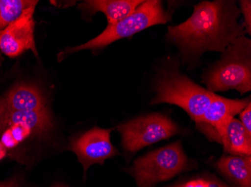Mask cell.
<instances>
[{"label": "cell", "mask_w": 251, "mask_h": 187, "mask_svg": "<svg viewBox=\"0 0 251 187\" xmlns=\"http://www.w3.org/2000/svg\"><path fill=\"white\" fill-rule=\"evenodd\" d=\"M240 14L234 1H203L185 22L168 27L167 37L185 59L200 57L207 51L223 53L246 33L238 21Z\"/></svg>", "instance_id": "6da1fadb"}, {"label": "cell", "mask_w": 251, "mask_h": 187, "mask_svg": "<svg viewBox=\"0 0 251 187\" xmlns=\"http://www.w3.org/2000/svg\"><path fill=\"white\" fill-rule=\"evenodd\" d=\"M202 83L214 93L236 90L244 95L251 91V39L242 36L227 46L221 59L203 74Z\"/></svg>", "instance_id": "7a4b0ae2"}, {"label": "cell", "mask_w": 251, "mask_h": 187, "mask_svg": "<svg viewBox=\"0 0 251 187\" xmlns=\"http://www.w3.org/2000/svg\"><path fill=\"white\" fill-rule=\"evenodd\" d=\"M156 96L151 104H169L184 109L195 123L202 118L215 93L200 86L176 66L162 70L154 85Z\"/></svg>", "instance_id": "3957f363"}, {"label": "cell", "mask_w": 251, "mask_h": 187, "mask_svg": "<svg viewBox=\"0 0 251 187\" xmlns=\"http://www.w3.org/2000/svg\"><path fill=\"white\" fill-rule=\"evenodd\" d=\"M171 19V15L164 9L161 1H144L131 15L106 29L95 39L84 44L70 49V52L103 48L113 42L131 37L138 32L158 24H165Z\"/></svg>", "instance_id": "277c9868"}, {"label": "cell", "mask_w": 251, "mask_h": 187, "mask_svg": "<svg viewBox=\"0 0 251 187\" xmlns=\"http://www.w3.org/2000/svg\"><path fill=\"white\" fill-rule=\"evenodd\" d=\"M189 162L180 141L148 153L135 160L128 170L139 187H152L188 168Z\"/></svg>", "instance_id": "5b68a950"}, {"label": "cell", "mask_w": 251, "mask_h": 187, "mask_svg": "<svg viewBox=\"0 0 251 187\" xmlns=\"http://www.w3.org/2000/svg\"><path fill=\"white\" fill-rule=\"evenodd\" d=\"M122 146L129 153L169 139L180 132L178 126L166 115L154 113L139 117L118 126Z\"/></svg>", "instance_id": "8992f818"}, {"label": "cell", "mask_w": 251, "mask_h": 187, "mask_svg": "<svg viewBox=\"0 0 251 187\" xmlns=\"http://www.w3.org/2000/svg\"><path fill=\"white\" fill-rule=\"evenodd\" d=\"M250 103L251 97L245 99L232 100L217 95L196 125L210 141L219 143L230 121L235 115L240 114Z\"/></svg>", "instance_id": "52a82bcc"}, {"label": "cell", "mask_w": 251, "mask_h": 187, "mask_svg": "<svg viewBox=\"0 0 251 187\" xmlns=\"http://www.w3.org/2000/svg\"><path fill=\"white\" fill-rule=\"evenodd\" d=\"M112 130L94 127L72 142L70 147L82 164L85 174L91 166L103 165L105 160L119 154L110 139Z\"/></svg>", "instance_id": "ba28073f"}, {"label": "cell", "mask_w": 251, "mask_h": 187, "mask_svg": "<svg viewBox=\"0 0 251 187\" xmlns=\"http://www.w3.org/2000/svg\"><path fill=\"white\" fill-rule=\"evenodd\" d=\"M36 6L32 5L25 10L18 20L0 32V50L9 57H15L29 50L37 56L34 40L33 14Z\"/></svg>", "instance_id": "9c48e42d"}, {"label": "cell", "mask_w": 251, "mask_h": 187, "mask_svg": "<svg viewBox=\"0 0 251 187\" xmlns=\"http://www.w3.org/2000/svg\"><path fill=\"white\" fill-rule=\"evenodd\" d=\"M48 109L45 98L35 87L19 85L0 99V112L40 111Z\"/></svg>", "instance_id": "30bf717a"}, {"label": "cell", "mask_w": 251, "mask_h": 187, "mask_svg": "<svg viewBox=\"0 0 251 187\" xmlns=\"http://www.w3.org/2000/svg\"><path fill=\"white\" fill-rule=\"evenodd\" d=\"M144 1L142 0H91L80 4L81 9L90 15L102 12L108 20V25H114L129 16Z\"/></svg>", "instance_id": "8fae6325"}, {"label": "cell", "mask_w": 251, "mask_h": 187, "mask_svg": "<svg viewBox=\"0 0 251 187\" xmlns=\"http://www.w3.org/2000/svg\"><path fill=\"white\" fill-rule=\"evenodd\" d=\"M220 144L224 151L230 155L250 157L251 154V134L245 129L242 122L233 118L229 122Z\"/></svg>", "instance_id": "7c38bea8"}, {"label": "cell", "mask_w": 251, "mask_h": 187, "mask_svg": "<svg viewBox=\"0 0 251 187\" xmlns=\"http://www.w3.org/2000/svg\"><path fill=\"white\" fill-rule=\"evenodd\" d=\"M217 168L236 187H251V158L229 155L221 157Z\"/></svg>", "instance_id": "4fadbf2b"}, {"label": "cell", "mask_w": 251, "mask_h": 187, "mask_svg": "<svg viewBox=\"0 0 251 187\" xmlns=\"http://www.w3.org/2000/svg\"><path fill=\"white\" fill-rule=\"evenodd\" d=\"M38 1L0 0V32L18 20L25 10L36 5Z\"/></svg>", "instance_id": "5bb4252c"}, {"label": "cell", "mask_w": 251, "mask_h": 187, "mask_svg": "<svg viewBox=\"0 0 251 187\" xmlns=\"http://www.w3.org/2000/svg\"><path fill=\"white\" fill-rule=\"evenodd\" d=\"M240 12L243 14V25L245 32L251 35V2L250 0H242L240 1Z\"/></svg>", "instance_id": "9a60e30c"}, {"label": "cell", "mask_w": 251, "mask_h": 187, "mask_svg": "<svg viewBox=\"0 0 251 187\" xmlns=\"http://www.w3.org/2000/svg\"><path fill=\"white\" fill-rule=\"evenodd\" d=\"M239 118L247 131L251 134V103L239 114Z\"/></svg>", "instance_id": "2e32d148"}, {"label": "cell", "mask_w": 251, "mask_h": 187, "mask_svg": "<svg viewBox=\"0 0 251 187\" xmlns=\"http://www.w3.org/2000/svg\"><path fill=\"white\" fill-rule=\"evenodd\" d=\"M208 181L203 179L193 180L185 184H179L173 187H208Z\"/></svg>", "instance_id": "e0dca14e"}, {"label": "cell", "mask_w": 251, "mask_h": 187, "mask_svg": "<svg viewBox=\"0 0 251 187\" xmlns=\"http://www.w3.org/2000/svg\"><path fill=\"white\" fill-rule=\"evenodd\" d=\"M0 187H18V183L16 180H10V181L0 183Z\"/></svg>", "instance_id": "ac0fdd59"}, {"label": "cell", "mask_w": 251, "mask_h": 187, "mask_svg": "<svg viewBox=\"0 0 251 187\" xmlns=\"http://www.w3.org/2000/svg\"><path fill=\"white\" fill-rule=\"evenodd\" d=\"M7 148L4 146L1 142H0V160H2L4 157L6 156Z\"/></svg>", "instance_id": "d6986e66"}, {"label": "cell", "mask_w": 251, "mask_h": 187, "mask_svg": "<svg viewBox=\"0 0 251 187\" xmlns=\"http://www.w3.org/2000/svg\"><path fill=\"white\" fill-rule=\"evenodd\" d=\"M208 187H228L226 186L221 184V183L215 182V181H208Z\"/></svg>", "instance_id": "ffe728a7"}, {"label": "cell", "mask_w": 251, "mask_h": 187, "mask_svg": "<svg viewBox=\"0 0 251 187\" xmlns=\"http://www.w3.org/2000/svg\"></svg>", "instance_id": "44dd1931"}]
</instances>
